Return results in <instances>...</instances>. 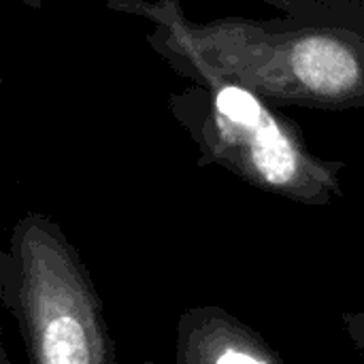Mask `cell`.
Here are the masks:
<instances>
[{
  "label": "cell",
  "instance_id": "4",
  "mask_svg": "<svg viewBox=\"0 0 364 364\" xmlns=\"http://www.w3.org/2000/svg\"><path fill=\"white\" fill-rule=\"evenodd\" d=\"M258 2L279 9V11H284V15H296V13H303L307 9L316 6L318 0H258Z\"/></svg>",
  "mask_w": 364,
  "mask_h": 364
},
{
  "label": "cell",
  "instance_id": "2",
  "mask_svg": "<svg viewBox=\"0 0 364 364\" xmlns=\"http://www.w3.org/2000/svg\"><path fill=\"white\" fill-rule=\"evenodd\" d=\"M171 68L190 85L168 100L175 117L203 151L243 177L286 192H314L331 181L303 145L294 122L273 102L188 53H164Z\"/></svg>",
  "mask_w": 364,
  "mask_h": 364
},
{
  "label": "cell",
  "instance_id": "3",
  "mask_svg": "<svg viewBox=\"0 0 364 364\" xmlns=\"http://www.w3.org/2000/svg\"><path fill=\"white\" fill-rule=\"evenodd\" d=\"M98 341L77 305H45L36 324V356L41 364H98Z\"/></svg>",
  "mask_w": 364,
  "mask_h": 364
},
{
  "label": "cell",
  "instance_id": "1",
  "mask_svg": "<svg viewBox=\"0 0 364 364\" xmlns=\"http://www.w3.org/2000/svg\"><path fill=\"white\" fill-rule=\"evenodd\" d=\"M109 9L151 21L158 55L188 53L239 79L273 105L364 107V0H318L277 19L192 21L179 0H109Z\"/></svg>",
  "mask_w": 364,
  "mask_h": 364
},
{
  "label": "cell",
  "instance_id": "6",
  "mask_svg": "<svg viewBox=\"0 0 364 364\" xmlns=\"http://www.w3.org/2000/svg\"><path fill=\"white\" fill-rule=\"evenodd\" d=\"M19 2H23L26 6H30V9H36V11L43 6V0H19Z\"/></svg>",
  "mask_w": 364,
  "mask_h": 364
},
{
  "label": "cell",
  "instance_id": "5",
  "mask_svg": "<svg viewBox=\"0 0 364 364\" xmlns=\"http://www.w3.org/2000/svg\"><path fill=\"white\" fill-rule=\"evenodd\" d=\"M218 364H262L260 360H256L254 356H250V354H245V352H237V350H230V352H226Z\"/></svg>",
  "mask_w": 364,
  "mask_h": 364
}]
</instances>
